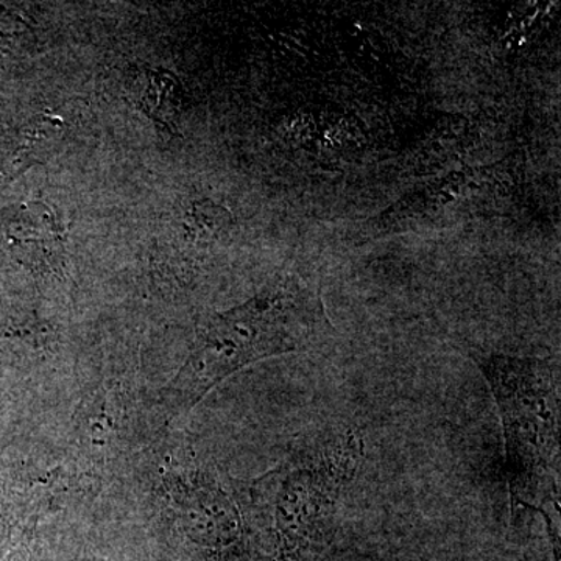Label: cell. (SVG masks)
I'll return each instance as SVG.
<instances>
[{"label":"cell","mask_w":561,"mask_h":561,"mask_svg":"<svg viewBox=\"0 0 561 561\" xmlns=\"http://www.w3.org/2000/svg\"><path fill=\"white\" fill-rule=\"evenodd\" d=\"M334 335L319 287L289 279L230 311L214 313L165 390L173 415L190 412L210 389L247 365L319 350Z\"/></svg>","instance_id":"1"},{"label":"cell","mask_w":561,"mask_h":561,"mask_svg":"<svg viewBox=\"0 0 561 561\" xmlns=\"http://www.w3.org/2000/svg\"><path fill=\"white\" fill-rule=\"evenodd\" d=\"M500 411L512 512L537 508L553 490L559 456L560 394L549 360L470 353Z\"/></svg>","instance_id":"2"},{"label":"cell","mask_w":561,"mask_h":561,"mask_svg":"<svg viewBox=\"0 0 561 561\" xmlns=\"http://www.w3.org/2000/svg\"><path fill=\"white\" fill-rule=\"evenodd\" d=\"M364 457L359 432L348 431L320 443L287 468L276 502L283 551L301 557L328 540L345 486Z\"/></svg>","instance_id":"3"},{"label":"cell","mask_w":561,"mask_h":561,"mask_svg":"<svg viewBox=\"0 0 561 561\" xmlns=\"http://www.w3.org/2000/svg\"><path fill=\"white\" fill-rule=\"evenodd\" d=\"M130 95L144 113L149 114L160 130L176 136L181 113V84L168 70L139 66L133 68Z\"/></svg>","instance_id":"4"}]
</instances>
